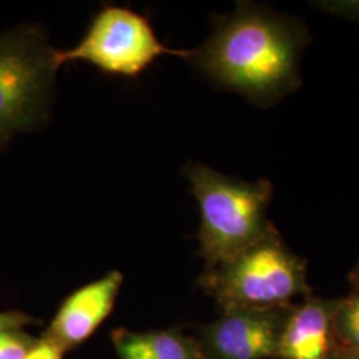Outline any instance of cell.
Listing matches in <instances>:
<instances>
[{
    "label": "cell",
    "instance_id": "obj_7",
    "mask_svg": "<svg viewBox=\"0 0 359 359\" xmlns=\"http://www.w3.org/2000/svg\"><path fill=\"white\" fill-rule=\"evenodd\" d=\"M123 280V274L114 270L68 295L46 337L63 351L87 341L114 310Z\"/></svg>",
    "mask_w": 359,
    "mask_h": 359
},
{
    "label": "cell",
    "instance_id": "obj_9",
    "mask_svg": "<svg viewBox=\"0 0 359 359\" xmlns=\"http://www.w3.org/2000/svg\"><path fill=\"white\" fill-rule=\"evenodd\" d=\"M120 359H206L200 342L177 330L135 333L116 330L112 334Z\"/></svg>",
    "mask_w": 359,
    "mask_h": 359
},
{
    "label": "cell",
    "instance_id": "obj_6",
    "mask_svg": "<svg viewBox=\"0 0 359 359\" xmlns=\"http://www.w3.org/2000/svg\"><path fill=\"white\" fill-rule=\"evenodd\" d=\"M289 306L224 309L198 339L206 359H276Z\"/></svg>",
    "mask_w": 359,
    "mask_h": 359
},
{
    "label": "cell",
    "instance_id": "obj_12",
    "mask_svg": "<svg viewBox=\"0 0 359 359\" xmlns=\"http://www.w3.org/2000/svg\"><path fill=\"white\" fill-rule=\"evenodd\" d=\"M63 350L46 335L35 341L25 359H63Z\"/></svg>",
    "mask_w": 359,
    "mask_h": 359
},
{
    "label": "cell",
    "instance_id": "obj_3",
    "mask_svg": "<svg viewBox=\"0 0 359 359\" xmlns=\"http://www.w3.org/2000/svg\"><path fill=\"white\" fill-rule=\"evenodd\" d=\"M200 285L221 310L283 308L293 305L295 297L311 295L308 262L283 243L274 225L241 253L205 271Z\"/></svg>",
    "mask_w": 359,
    "mask_h": 359
},
{
    "label": "cell",
    "instance_id": "obj_8",
    "mask_svg": "<svg viewBox=\"0 0 359 359\" xmlns=\"http://www.w3.org/2000/svg\"><path fill=\"white\" fill-rule=\"evenodd\" d=\"M339 298L309 295L293 304L283 325L276 359H327L337 347L334 316Z\"/></svg>",
    "mask_w": 359,
    "mask_h": 359
},
{
    "label": "cell",
    "instance_id": "obj_14",
    "mask_svg": "<svg viewBox=\"0 0 359 359\" xmlns=\"http://www.w3.org/2000/svg\"><path fill=\"white\" fill-rule=\"evenodd\" d=\"M327 359H359V353L346 348V347L337 345V347L333 350V353L330 354V357Z\"/></svg>",
    "mask_w": 359,
    "mask_h": 359
},
{
    "label": "cell",
    "instance_id": "obj_11",
    "mask_svg": "<svg viewBox=\"0 0 359 359\" xmlns=\"http://www.w3.org/2000/svg\"><path fill=\"white\" fill-rule=\"evenodd\" d=\"M34 344L22 329L0 330V359H25Z\"/></svg>",
    "mask_w": 359,
    "mask_h": 359
},
{
    "label": "cell",
    "instance_id": "obj_4",
    "mask_svg": "<svg viewBox=\"0 0 359 359\" xmlns=\"http://www.w3.org/2000/svg\"><path fill=\"white\" fill-rule=\"evenodd\" d=\"M59 68L57 50L38 27L0 34V149L46 121Z\"/></svg>",
    "mask_w": 359,
    "mask_h": 359
},
{
    "label": "cell",
    "instance_id": "obj_1",
    "mask_svg": "<svg viewBox=\"0 0 359 359\" xmlns=\"http://www.w3.org/2000/svg\"><path fill=\"white\" fill-rule=\"evenodd\" d=\"M310 39L293 16L241 1L216 18L212 35L187 59L218 87L268 107L301 86L299 60Z\"/></svg>",
    "mask_w": 359,
    "mask_h": 359
},
{
    "label": "cell",
    "instance_id": "obj_2",
    "mask_svg": "<svg viewBox=\"0 0 359 359\" xmlns=\"http://www.w3.org/2000/svg\"><path fill=\"white\" fill-rule=\"evenodd\" d=\"M185 176L200 206L198 241L205 271L237 256L271 229L268 208L273 185L268 180L244 181L200 163H189Z\"/></svg>",
    "mask_w": 359,
    "mask_h": 359
},
{
    "label": "cell",
    "instance_id": "obj_10",
    "mask_svg": "<svg viewBox=\"0 0 359 359\" xmlns=\"http://www.w3.org/2000/svg\"><path fill=\"white\" fill-rule=\"evenodd\" d=\"M337 344L359 353V293L339 298L334 316Z\"/></svg>",
    "mask_w": 359,
    "mask_h": 359
},
{
    "label": "cell",
    "instance_id": "obj_15",
    "mask_svg": "<svg viewBox=\"0 0 359 359\" xmlns=\"http://www.w3.org/2000/svg\"><path fill=\"white\" fill-rule=\"evenodd\" d=\"M348 283L353 286V293H359V261L348 273Z\"/></svg>",
    "mask_w": 359,
    "mask_h": 359
},
{
    "label": "cell",
    "instance_id": "obj_13",
    "mask_svg": "<svg viewBox=\"0 0 359 359\" xmlns=\"http://www.w3.org/2000/svg\"><path fill=\"white\" fill-rule=\"evenodd\" d=\"M35 321L26 313L22 311H1L0 310V330H10V329H23L27 325Z\"/></svg>",
    "mask_w": 359,
    "mask_h": 359
},
{
    "label": "cell",
    "instance_id": "obj_5",
    "mask_svg": "<svg viewBox=\"0 0 359 359\" xmlns=\"http://www.w3.org/2000/svg\"><path fill=\"white\" fill-rule=\"evenodd\" d=\"M165 53L188 56L185 50L164 46L145 16L124 7L107 6L93 16L77 46L57 51V62L60 67L86 62L109 75L136 77Z\"/></svg>",
    "mask_w": 359,
    "mask_h": 359
}]
</instances>
